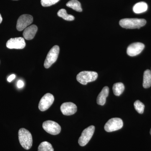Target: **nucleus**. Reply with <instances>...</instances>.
Here are the masks:
<instances>
[{
  "mask_svg": "<svg viewBox=\"0 0 151 151\" xmlns=\"http://www.w3.org/2000/svg\"><path fill=\"white\" fill-rule=\"evenodd\" d=\"M146 20L142 19L126 18L122 19L119 24L125 29H139L146 24Z\"/></svg>",
  "mask_w": 151,
  "mask_h": 151,
  "instance_id": "nucleus-1",
  "label": "nucleus"
},
{
  "mask_svg": "<svg viewBox=\"0 0 151 151\" xmlns=\"http://www.w3.org/2000/svg\"><path fill=\"white\" fill-rule=\"evenodd\" d=\"M19 139L21 145L27 150H29L32 145V137L30 132L24 128L19 130Z\"/></svg>",
  "mask_w": 151,
  "mask_h": 151,
  "instance_id": "nucleus-2",
  "label": "nucleus"
},
{
  "mask_svg": "<svg viewBox=\"0 0 151 151\" xmlns=\"http://www.w3.org/2000/svg\"><path fill=\"white\" fill-rule=\"evenodd\" d=\"M97 77L98 74L95 71H83L78 73L76 79L80 84L86 85L89 82L95 81Z\"/></svg>",
  "mask_w": 151,
  "mask_h": 151,
  "instance_id": "nucleus-3",
  "label": "nucleus"
},
{
  "mask_svg": "<svg viewBox=\"0 0 151 151\" xmlns=\"http://www.w3.org/2000/svg\"><path fill=\"white\" fill-rule=\"evenodd\" d=\"M59 51L60 48L58 45H55L50 50L47 55L44 64L45 68H49L54 63L56 62L58 58Z\"/></svg>",
  "mask_w": 151,
  "mask_h": 151,
  "instance_id": "nucleus-4",
  "label": "nucleus"
},
{
  "mask_svg": "<svg viewBox=\"0 0 151 151\" xmlns=\"http://www.w3.org/2000/svg\"><path fill=\"white\" fill-rule=\"evenodd\" d=\"M95 127L94 126H89L83 131L78 139V143L79 145L84 147L88 144L94 134Z\"/></svg>",
  "mask_w": 151,
  "mask_h": 151,
  "instance_id": "nucleus-5",
  "label": "nucleus"
},
{
  "mask_svg": "<svg viewBox=\"0 0 151 151\" xmlns=\"http://www.w3.org/2000/svg\"><path fill=\"white\" fill-rule=\"evenodd\" d=\"M123 122L120 118H112L105 124L104 129L105 131L111 132L117 131L122 129L123 127Z\"/></svg>",
  "mask_w": 151,
  "mask_h": 151,
  "instance_id": "nucleus-6",
  "label": "nucleus"
},
{
  "mask_svg": "<svg viewBox=\"0 0 151 151\" xmlns=\"http://www.w3.org/2000/svg\"><path fill=\"white\" fill-rule=\"evenodd\" d=\"M42 127L45 132L51 135L58 134L61 131V127L59 124L50 120L43 122Z\"/></svg>",
  "mask_w": 151,
  "mask_h": 151,
  "instance_id": "nucleus-7",
  "label": "nucleus"
},
{
  "mask_svg": "<svg viewBox=\"0 0 151 151\" xmlns=\"http://www.w3.org/2000/svg\"><path fill=\"white\" fill-rule=\"evenodd\" d=\"M54 101L53 95L50 93H47L41 99L39 103V109L41 111H46L50 108Z\"/></svg>",
  "mask_w": 151,
  "mask_h": 151,
  "instance_id": "nucleus-8",
  "label": "nucleus"
},
{
  "mask_svg": "<svg viewBox=\"0 0 151 151\" xmlns=\"http://www.w3.org/2000/svg\"><path fill=\"white\" fill-rule=\"evenodd\" d=\"M33 18L29 14H23L19 18L17 22V29L19 31H22L32 23Z\"/></svg>",
  "mask_w": 151,
  "mask_h": 151,
  "instance_id": "nucleus-9",
  "label": "nucleus"
},
{
  "mask_svg": "<svg viewBox=\"0 0 151 151\" xmlns=\"http://www.w3.org/2000/svg\"><path fill=\"white\" fill-rule=\"evenodd\" d=\"M7 47L9 49H22L26 46L24 38L22 37L10 39L6 42Z\"/></svg>",
  "mask_w": 151,
  "mask_h": 151,
  "instance_id": "nucleus-10",
  "label": "nucleus"
},
{
  "mask_svg": "<svg viewBox=\"0 0 151 151\" xmlns=\"http://www.w3.org/2000/svg\"><path fill=\"white\" fill-rule=\"evenodd\" d=\"M145 45L141 42H135L130 45L127 49V53L129 56H135L142 51Z\"/></svg>",
  "mask_w": 151,
  "mask_h": 151,
  "instance_id": "nucleus-11",
  "label": "nucleus"
},
{
  "mask_svg": "<svg viewBox=\"0 0 151 151\" xmlns=\"http://www.w3.org/2000/svg\"><path fill=\"white\" fill-rule=\"evenodd\" d=\"M60 110L63 115L70 116L76 113L77 106L75 104L71 102L63 103L60 106Z\"/></svg>",
  "mask_w": 151,
  "mask_h": 151,
  "instance_id": "nucleus-12",
  "label": "nucleus"
},
{
  "mask_svg": "<svg viewBox=\"0 0 151 151\" xmlns=\"http://www.w3.org/2000/svg\"><path fill=\"white\" fill-rule=\"evenodd\" d=\"M37 27L35 25H32L25 29L23 35L27 40H31L34 38L37 31Z\"/></svg>",
  "mask_w": 151,
  "mask_h": 151,
  "instance_id": "nucleus-13",
  "label": "nucleus"
},
{
  "mask_svg": "<svg viewBox=\"0 0 151 151\" xmlns=\"http://www.w3.org/2000/svg\"><path fill=\"white\" fill-rule=\"evenodd\" d=\"M109 92V89L108 86L103 87L102 91L97 96V103L98 105H103L106 103V98L108 96Z\"/></svg>",
  "mask_w": 151,
  "mask_h": 151,
  "instance_id": "nucleus-14",
  "label": "nucleus"
},
{
  "mask_svg": "<svg viewBox=\"0 0 151 151\" xmlns=\"http://www.w3.org/2000/svg\"><path fill=\"white\" fill-rule=\"evenodd\" d=\"M148 5L145 2L137 3L133 7V11L136 14H141L146 12L147 10Z\"/></svg>",
  "mask_w": 151,
  "mask_h": 151,
  "instance_id": "nucleus-15",
  "label": "nucleus"
},
{
  "mask_svg": "<svg viewBox=\"0 0 151 151\" xmlns=\"http://www.w3.org/2000/svg\"><path fill=\"white\" fill-rule=\"evenodd\" d=\"M143 86L146 89L151 86V71L149 69H147L144 72Z\"/></svg>",
  "mask_w": 151,
  "mask_h": 151,
  "instance_id": "nucleus-16",
  "label": "nucleus"
},
{
  "mask_svg": "<svg viewBox=\"0 0 151 151\" xmlns=\"http://www.w3.org/2000/svg\"><path fill=\"white\" fill-rule=\"evenodd\" d=\"M66 5L76 12H81L82 11L81 3L77 0H71L66 4Z\"/></svg>",
  "mask_w": 151,
  "mask_h": 151,
  "instance_id": "nucleus-17",
  "label": "nucleus"
},
{
  "mask_svg": "<svg viewBox=\"0 0 151 151\" xmlns=\"http://www.w3.org/2000/svg\"><path fill=\"white\" fill-rule=\"evenodd\" d=\"M125 86L124 84L121 82L115 83L113 85V93L117 96H120L124 92Z\"/></svg>",
  "mask_w": 151,
  "mask_h": 151,
  "instance_id": "nucleus-18",
  "label": "nucleus"
},
{
  "mask_svg": "<svg viewBox=\"0 0 151 151\" xmlns=\"http://www.w3.org/2000/svg\"><path fill=\"white\" fill-rule=\"evenodd\" d=\"M58 15L60 17L62 18L64 20L68 21H71L74 19V17L72 15L68 14L65 9H61L58 11Z\"/></svg>",
  "mask_w": 151,
  "mask_h": 151,
  "instance_id": "nucleus-19",
  "label": "nucleus"
},
{
  "mask_svg": "<svg viewBox=\"0 0 151 151\" xmlns=\"http://www.w3.org/2000/svg\"><path fill=\"white\" fill-rule=\"evenodd\" d=\"M38 151H54V149L50 143L43 142L39 146Z\"/></svg>",
  "mask_w": 151,
  "mask_h": 151,
  "instance_id": "nucleus-20",
  "label": "nucleus"
},
{
  "mask_svg": "<svg viewBox=\"0 0 151 151\" xmlns=\"http://www.w3.org/2000/svg\"><path fill=\"white\" fill-rule=\"evenodd\" d=\"M134 106L135 110L139 114H142L144 113L145 106L144 104L139 100H137L134 103Z\"/></svg>",
  "mask_w": 151,
  "mask_h": 151,
  "instance_id": "nucleus-21",
  "label": "nucleus"
},
{
  "mask_svg": "<svg viewBox=\"0 0 151 151\" xmlns=\"http://www.w3.org/2000/svg\"><path fill=\"white\" fill-rule=\"evenodd\" d=\"M60 0H41V4L43 7L50 6L55 4Z\"/></svg>",
  "mask_w": 151,
  "mask_h": 151,
  "instance_id": "nucleus-22",
  "label": "nucleus"
},
{
  "mask_svg": "<svg viewBox=\"0 0 151 151\" xmlns=\"http://www.w3.org/2000/svg\"><path fill=\"white\" fill-rule=\"evenodd\" d=\"M24 86V83L22 80H19L17 83V86L19 88H21Z\"/></svg>",
  "mask_w": 151,
  "mask_h": 151,
  "instance_id": "nucleus-23",
  "label": "nucleus"
},
{
  "mask_svg": "<svg viewBox=\"0 0 151 151\" xmlns=\"http://www.w3.org/2000/svg\"><path fill=\"white\" fill-rule=\"evenodd\" d=\"M16 76L15 74H12L10 76H9L8 77V78H7V81H9V82H10L11 81L13 80L15 78Z\"/></svg>",
  "mask_w": 151,
  "mask_h": 151,
  "instance_id": "nucleus-24",
  "label": "nucleus"
},
{
  "mask_svg": "<svg viewBox=\"0 0 151 151\" xmlns=\"http://www.w3.org/2000/svg\"><path fill=\"white\" fill-rule=\"evenodd\" d=\"M3 19L2 17L1 16V14H0V24L2 22Z\"/></svg>",
  "mask_w": 151,
  "mask_h": 151,
  "instance_id": "nucleus-25",
  "label": "nucleus"
},
{
  "mask_svg": "<svg viewBox=\"0 0 151 151\" xmlns=\"http://www.w3.org/2000/svg\"><path fill=\"white\" fill-rule=\"evenodd\" d=\"M150 134L151 135V129L150 131Z\"/></svg>",
  "mask_w": 151,
  "mask_h": 151,
  "instance_id": "nucleus-26",
  "label": "nucleus"
},
{
  "mask_svg": "<svg viewBox=\"0 0 151 151\" xmlns=\"http://www.w3.org/2000/svg\"></svg>",
  "mask_w": 151,
  "mask_h": 151,
  "instance_id": "nucleus-27",
  "label": "nucleus"
}]
</instances>
